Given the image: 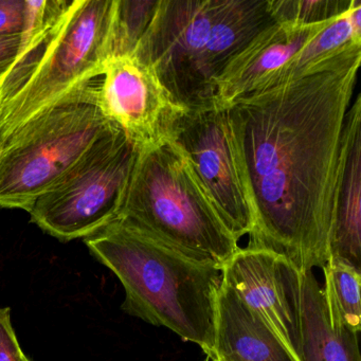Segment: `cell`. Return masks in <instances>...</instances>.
<instances>
[{
    "instance_id": "1",
    "label": "cell",
    "mask_w": 361,
    "mask_h": 361,
    "mask_svg": "<svg viewBox=\"0 0 361 361\" xmlns=\"http://www.w3.org/2000/svg\"><path fill=\"white\" fill-rule=\"evenodd\" d=\"M360 63L361 48L348 50L228 107L253 214L248 247L278 253L301 272L329 261Z\"/></svg>"
},
{
    "instance_id": "2",
    "label": "cell",
    "mask_w": 361,
    "mask_h": 361,
    "mask_svg": "<svg viewBox=\"0 0 361 361\" xmlns=\"http://www.w3.org/2000/svg\"><path fill=\"white\" fill-rule=\"evenodd\" d=\"M84 243L121 282L126 314L171 329L213 358L221 266L190 259L119 219Z\"/></svg>"
},
{
    "instance_id": "3",
    "label": "cell",
    "mask_w": 361,
    "mask_h": 361,
    "mask_svg": "<svg viewBox=\"0 0 361 361\" xmlns=\"http://www.w3.org/2000/svg\"><path fill=\"white\" fill-rule=\"evenodd\" d=\"M274 23L269 0H158L133 54L177 104L196 111L214 104L224 69Z\"/></svg>"
},
{
    "instance_id": "4",
    "label": "cell",
    "mask_w": 361,
    "mask_h": 361,
    "mask_svg": "<svg viewBox=\"0 0 361 361\" xmlns=\"http://www.w3.org/2000/svg\"><path fill=\"white\" fill-rule=\"evenodd\" d=\"M116 219L190 259L221 268L240 248L172 140L137 152Z\"/></svg>"
},
{
    "instance_id": "5",
    "label": "cell",
    "mask_w": 361,
    "mask_h": 361,
    "mask_svg": "<svg viewBox=\"0 0 361 361\" xmlns=\"http://www.w3.org/2000/svg\"><path fill=\"white\" fill-rule=\"evenodd\" d=\"M116 0L71 1L43 43L3 83L0 141L77 86L102 77L111 56Z\"/></svg>"
},
{
    "instance_id": "6",
    "label": "cell",
    "mask_w": 361,
    "mask_h": 361,
    "mask_svg": "<svg viewBox=\"0 0 361 361\" xmlns=\"http://www.w3.org/2000/svg\"><path fill=\"white\" fill-rule=\"evenodd\" d=\"M99 84L77 86L0 141V208L29 212L115 126L101 109Z\"/></svg>"
},
{
    "instance_id": "7",
    "label": "cell",
    "mask_w": 361,
    "mask_h": 361,
    "mask_svg": "<svg viewBox=\"0 0 361 361\" xmlns=\"http://www.w3.org/2000/svg\"><path fill=\"white\" fill-rule=\"evenodd\" d=\"M136 156L132 141L111 126L35 200L31 223L62 242L94 235L119 215Z\"/></svg>"
},
{
    "instance_id": "8",
    "label": "cell",
    "mask_w": 361,
    "mask_h": 361,
    "mask_svg": "<svg viewBox=\"0 0 361 361\" xmlns=\"http://www.w3.org/2000/svg\"><path fill=\"white\" fill-rule=\"evenodd\" d=\"M170 140L191 164L232 235H250L253 214L240 173L229 109L217 104L188 111Z\"/></svg>"
},
{
    "instance_id": "9",
    "label": "cell",
    "mask_w": 361,
    "mask_h": 361,
    "mask_svg": "<svg viewBox=\"0 0 361 361\" xmlns=\"http://www.w3.org/2000/svg\"><path fill=\"white\" fill-rule=\"evenodd\" d=\"M221 271L224 284L265 323L295 361H303V272L278 253L251 247L238 248Z\"/></svg>"
},
{
    "instance_id": "10",
    "label": "cell",
    "mask_w": 361,
    "mask_h": 361,
    "mask_svg": "<svg viewBox=\"0 0 361 361\" xmlns=\"http://www.w3.org/2000/svg\"><path fill=\"white\" fill-rule=\"evenodd\" d=\"M101 78V109L137 152L170 140L188 111L175 102L149 65L135 54L113 56Z\"/></svg>"
},
{
    "instance_id": "11",
    "label": "cell",
    "mask_w": 361,
    "mask_h": 361,
    "mask_svg": "<svg viewBox=\"0 0 361 361\" xmlns=\"http://www.w3.org/2000/svg\"><path fill=\"white\" fill-rule=\"evenodd\" d=\"M331 20L314 25L276 22L266 27L224 69L215 83V102L229 107L238 99L259 90Z\"/></svg>"
},
{
    "instance_id": "12",
    "label": "cell",
    "mask_w": 361,
    "mask_h": 361,
    "mask_svg": "<svg viewBox=\"0 0 361 361\" xmlns=\"http://www.w3.org/2000/svg\"><path fill=\"white\" fill-rule=\"evenodd\" d=\"M346 153L329 242V261L361 271V94L346 114Z\"/></svg>"
},
{
    "instance_id": "13",
    "label": "cell",
    "mask_w": 361,
    "mask_h": 361,
    "mask_svg": "<svg viewBox=\"0 0 361 361\" xmlns=\"http://www.w3.org/2000/svg\"><path fill=\"white\" fill-rule=\"evenodd\" d=\"M212 359L221 361H295L265 323L224 283L217 300Z\"/></svg>"
},
{
    "instance_id": "14",
    "label": "cell",
    "mask_w": 361,
    "mask_h": 361,
    "mask_svg": "<svg viewBox=\"0 0 361 361\" xmlns=\"http://www.w3.org/2000/svg\"><path fill=\"white\" fill-rule=\"evenodd\" d=\"M358 335L342 322L327 282L320 286L312 270L303 272V361H361Z\"/></svg>"
},
{
    "instance_id": "15",
    "label": "cell",
    "mask_w": 361,
    "mask_h": 361,
    "mask_svg": "<svg viewBox=\"0 0 361 361\" xmlns=\"http://www.w3.org/2000/svg\"><path fill=\"white\" fill-rule=\"evenodd\" d=\"M355 48H361V3L359 0H352L348 11L331 20L326 28L304 46L287 64L267 78L257 90L302 77L316 65Z\"/></svg>"
},
{
    "instance_id": "16",
    "label": "cell",
    "mask_w": 361,
    "mask_h": 361,
    "mask_svg": "<svg viewBox=\"0 0 361 361\" xmlns=\"http://www.w3.org/2000/svg\"><path fill=\"white\" fill-rule=\"evenodd\" d=\"M158 0H116L111 56L133 54L157 7Z\"/></svg>"
},
{
    "instance_id": "17",
    "label": "cell",
    "mask_w": 361,
    "mask_h": 361,
    "mask_svg": "<svg viewBox=\"0 0 361 361\" xmlns=\"http://www.w3.org/2000/svg\"><path fill=\"white\" fill-rule=\"evenodd\" d=\"M342 322L350 331L360 333L361 271L337 261H329L322 268Z\"/></svg>"
},
{
    "instance_id": "18",
    "label": "cell",
    "mask_w": 361,
    "mask_h": 361,
    "mask_svg": "<svg viewBox=\"0 0 361 361\" xmlns=\"http://www.w3.org/2000/svg\"><path fill=\"white\" fill-rule=\"evenodd\" d=\"M352 0H269L276 22L314 25L329 22L348 11Z\"/></svg>"
},
{
    "instance_id": "19",
    "label": "cell",
    "mask_w": 361,
    "mask_h": 361,
    "mask_svg": "<svg viewBox=\"0 0 361 361\" xmlns=\"http://www.w3.org/2000/svg\"><path fill=\"white\" fill-rule=\"evenodd\" d=\"M22 350L12 324L11 310L0 307V361H20Z\"/></svg>"
},
{
    "instance_id": "20",
    "label": "cell",
    "mask_w": 361,
    "mask_h": 361,
    "mask_svg": "<svg viewBox=\"0 0 361 361\" xmlns=\"http://www.w3.org/2000/svg\"><path fill=\"white\" fill-rule=\"evenodd\" d=\"M25 13V0H0V37L22 35Z\"/></svg>"
},
{
    "instance_id": "21",
    "label": "cell",
    "mask_w": 361,
    "mask_h": 361,
    "mask_svg": "<svg viewBox=\"0 0 361 361\" xmlns=\"http://www.w3.org/2000/svg\"><path fill=\"white\" fill-rule=\"evenodd\" d=\"M22 48V35L0 37V71L10 68L16 63Z\"/></svg>"
},
{
    "instance_id": "22",
    "label": "cell",
    "mask_w": 361,
    "mask_h": 361,
    "mask_svg": "<svg viewBox=\"0 0 361 361\" xmlns=\"http://www.w3.org/2000/svg\"><path fill=\"white\" fill-rule=\"evenodd\" d=\"M10 69H11V67H10V68L1 69V71H0V109H1V105H3V83L4 81H5L6 75L9 73Z\"/></svg>"
},
{
    "instance_id": "23",
    "label": "cell",
    "mask_w": 361,
    "mask_h": 361,
    "mask_svg": "<svg viewBox=\"0 0 361 361\" xmlns=\"http://www.w3.org/2000/svg\"><path fill=\"white\" fill-rule=\"evenodd\" d=\"M20 361H33V360H31V359L29 358V357L27 356V355L25 354V353H24V355H23L22 358H20Z\"/></svg>"
},
{
    "instance_id": "24",
    "label": "cell",
    "mask_w": 361,
    "mask_h": 361,
    "mask_svg": "<svg viewBox=\"0 0 361 361\" xmlns=\"http://www.w3.org/2000/svg\"><path fill=\"white\" fill-rule=\"evenodd\" d=\"M204 361H215V360H213V359H210V358H209V357H207V359Z\"/></svg>"
},
{
    "instance_id": "25",
    "label": "cell",
    "mask_w": 361,
    "mask_h": 361,
    "mask_svg": "<svg viewBox=\"0 0 361 361\" xmlns=\"http://www.w3.org/2000/svg\"><path fill=\"white\" fill-rule=\"evenodd\" d=\"M213 360H215V361H221V360H217V359H213Z\"/></svg>"
}]
</instances>
